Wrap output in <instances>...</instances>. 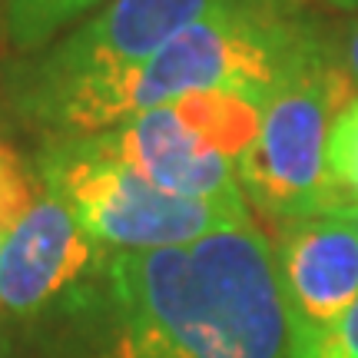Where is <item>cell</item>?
Listing matches in <instances>:
<instances>
[{
  "label": "cell",
  "instance_id": "cell-1",
  "mask_svg": "<svg viewBox=\"0 0 358 358\" xmlns=\"http://www.w3.org/2000/svg\"><path fill=\"white\" fill-rule=\"evenodd\" d=\"M0 358H292L275 252L256 222L113 252L77 295L0 332Z\"/></svg>",
  "mask_w": 358,
  "mask_h": 358
},
{
  "label": "cell",
  "instance_id": "cell-2",
  "mask_svg": "<svg viewBox=\"0 0 358 358\" xmlns=\"http://www.w3.org/2000/svg\"><path fill=\"white\" fill-rule=\"evenodd\" d=\"M216 0H110L37 53L0 64V120L40 143L120 123L123 80L199 20Z\"/></svg>",
  "mask_w": 358,
  "mask_h": 358
},
{
  "label": "cell",
  "instance_id": "cell-3",
  "mask_svg": "<svg viewBox=\"0 0 358 358\" xmlns=\"http://www.w3.org/2000/svg\"><path fill=\"white\" fill-rule=\"evenodd\" d=\"M40 186L73 213L83 232L110 252H153L199 243L229 226L252 222L249 203L196 199L153 186L96 136L40 143L34 156Z\"/></svg>",
  "mask_w": 358,
  "mask_h": 358
},
{
  "label": "cell",
  "instance_id": "cell-4",
  "mask_svg": "<svg viewBox=\"0 0 358 358\" xmlns=\"http://www.w3.org/2000/svg\"><path fill=\"white\" fill-rule=\"evenodd\" d=\"M352 90L329 50L266 100L256 143L236 166L239 189L262 216L289 222L345 206L329 166V140Z\"/></svg>",
  "mask_w": 358,
  "mask_h": 358
},
{
  "label": "cell",
  "instance_id": "cell-5",
  "mask_svg": "<svg viewBox=\"0 0 358 358\" xmlns=\"http://www.w3.org/2000/svg\"><path fill=\"white\" fill-rule=\"evenodd\" d=\"M110 256L50 189H40L0 249V329L53 312L96 279Z\"/></svg>",
  "mask_w": 358,
  "mask_h": 358
},
{
  "label": "cell",
  "instance_id": "cell-6",
  "mask_svg": "<svg viewBox=\"0 0 358 358\" xmlns=\"http://www.w3.org/2000/svg\"><path fill=\"white\" fill-rule=\"evenodd\" d=\"M272 252L292 345L325 332L358 302V232L335 209L279 222Z\"/></svg>",
  "mask_w": 358,
  "mask_h": 358
},
{
  "label": "cell",
  "instance_id": "cell-7",
  "mask_svg": "<svg viewBox=\"0 0 358 358\" xmlns=\"http://www.w3.org/2000/svg\"><path fill=\"white\" fill-rule=\"evenodd\" d=\"M116 159L136 169L153 186L196 199H239L236 163L216 153L196 129L176 113V106H153L123 120L120 127L93 133ZM245 199V196H243Z\"/></svg>",
  "mask_w": 358,
  "mask_h": 358
},
{
  "label": "cell",
  "instance_id": "cell-8",
  "mask_svg": "<svg viewBox=\"0 0 358 358\" xmlns=\"http://www.w3.org/2000/svg\"><path fill=\"white\" fill-rule=\"evenodd\" d=\"M173 106L216 153L232 159L236 166L245 150L256 143L259 127H262V103L243 93L203 90V93H186L173 100Z\"/></svg>",
  "mask_w": 358,
  "mask_h": 358
},
{
  "label": "cell",
  "instance_id": "cell-9",
  "mask_svg": "<svg viewBox=\"0 0 358 358\" xmlns=\"http://www.w3.org/2000/svg\"><path fill=\"white\" fill-rule=\"evenodd\" d=\"M100 0H3V40L17 57L37 53Z\"/></svg>",
  "mask_w": 358,
  "mask_h": 358
},
{
  "label": "cell",
  "instance_id": "cell-10",
  "mask_svg": "<svg viewBox=\"0 0 358 358\" xmlns=\"http://www.w3.org/2000/svg\"><path fill=\"white\" fill-rule=\"evenodd\" d=\"M40 186L34 166L13 146L0 140V236L7 239L10 229L24 219V213L34 206Z\"/></svg>",
  "mask_w": 358,
  "mask_h": 358
},
{
  "label": "cell",
  "instance_id": "cell-11",
  "mask_svg": "<svg viewBox=\"0 0 358 358\" xmlns=\"http://www.w3.org/2000/svg\"><path fill=\"white\" fill-rule=\"evenodd\" d=\"M329 166L342 203H358V96L345 103L335 116L332 140H329Z\"/></svg>",
  "mask_w": 358,
  "mask_h": 358
},
{
  "label": "cell",
  "instance_id": "cell-12",
  "mask_svg": "<svg viewBox=\"0 0 358 358\" xmlns=\"http://www.w3.org/2000/svg\"><path fill=\"white\" fill-rule=\"evenodd\" d=\"M292 358H358V302L325 332L295 342Z\"/></svg>",
  "mask_w": 358,
  "mask_h": 358
},
{
  "label": "cell",
  "instance_id": "cell-13",
  "mask_svg": "<svg viewBox=\"0 0 358 358\" xmlns=\"http://www.w3.org/2000/svg\"><path fill=\"white\" fill-rule=\"evenodd\" d=\"M332 60L348 77V83L358 87V10L332 27Z\"/></svg>",
  "mask_w": 358,
  "mask_h": 358
},
{
  "label": "cell",
  "instance_id": "cell-14",
  "mask_svg": "<svg viewBox=\"0 0 358 358\" xmlns=\"http://www.w3.org/2000/svg\"><path fill=\"white\" fill-rule=\"evenodd\" d=\"M312 3H322V7H332V10H342V13H355L358 10V0H312Z\"/></svg>",
  "mask_w": 358,
  "mask_h": 358
},
{
  "label": "cell",
  "instance_id": "cell-15",
  "mask_svg": "<svg viewBox=\"0 0 358 358\" xmlns=\"http://www.w3.org/2000/svg\"><path fill=\"white\" fill-rule=\"evenodd\" d=\"M335 213H338V216L345 219L348 226H352V229L358 232V203H348V206H338V209H335Z\"/></svg>",
  "mask_w": 358,
  "mask_h": 358
},
{
  "label": "cell",
  "instance_id": "cell-16",
  "mask_svg": "<svg viewBox=\"0 0 358 358\" xmlns=\"http://www.w3.org/2000/svg\"><path fill=\"white\" fill-rule=\"evenodd\" d=\"M0 37H3V0H0Z\"/></svg>",
  "mask_w": 358,
  "mask_h": 358
},
{
  "label": "cell",
  "instance_id": "cell-17",
  "mask_svg": "<svg viewBox=\"0 0 358 358\" xmlns=\"http://www.w3.org/2000/svg\"><path fill=\"white\" fill-rule=\"evenodd\" d=\"M3 243H7V239H3V236H0V249H3Z\"/></svg>",
  "mask_w": 358,
  "mask_h": 358
}]
</instances>
